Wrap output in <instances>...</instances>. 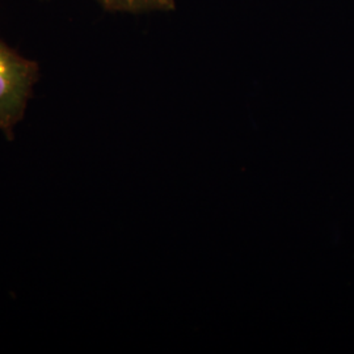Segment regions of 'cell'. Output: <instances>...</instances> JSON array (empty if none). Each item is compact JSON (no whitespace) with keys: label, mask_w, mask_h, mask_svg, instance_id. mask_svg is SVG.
<instances>
[{"label":"cell","mask_w":354,"mask_h":354,"mask_svg":"<svg viewBox=\"0 0 354 354\" xmlns=\"http://www.w3.org/2000/svg\"><path fill=\"white\" fill-rule=\"evenodd\" d=\"M38 79L39 64L0 38V130L7 137L24 118Z\"/></svg>","instance_id":"1"},{"label":"cell","mask_w":354,"mask_h":354,"mask_svg":"<svg viewBox=\"0 0 354 354\" xmlns=\"http://www.w3.org/2000/svg\"><path fill=\"white\" fill-rule=\"evenodd\" d=\"M108 12H171L176 10V0H96Z\"/></svg>","instance_id":"2"}]
</instances>
